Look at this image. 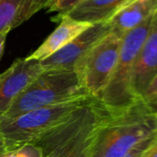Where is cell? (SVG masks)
I'll use <instances>...</instances> for the list:
<instances>
[{"mask_svg": "<svg viewBox=\"0 0 157 157\" xmlns=\"http://www.w3.org/2000/svg\"><path fill=\"white\" fill-rule=\"evenodd\" d=\"M112 111L95 98L31 144L44 157H91L96 133Z\"/></svg>", "mask_w": 157, "mask_h": 157, "instance_id": "obj_1", "label": "cell"}, {"mask_svg": "<svg viewBox=\"0 0 157 157\" xmlns=\"http://www.w3.org/2000/svg\"><path fill=\"white\" fill-rule=\"evenodd\" d=\"M157 133V116L141 99L113 110L99 128L91 157H122L144 139Z\"/></svg>", "mask_w": 157, "mask_h": 157, "instance_id": "obj_2", "label": "cell"}, {"mask_svg": "<svg viewBox=\"0 0 157 157\" xmlns=\"http://www.w3.org/2000/svg\"><path fill=\"white\" fill-rule=\"evenodd\" d=\"M87 96L91 95L75 71H43L16 98L0 120H10L36 109Z\"/></svg>", "mask_w": 157, "mask_h": 157, "instance_id": "obj_3", "label": "cell"}, {"mask_svg": "<svg viewBox=\"0 0 157 157\" xmlns=\"http://www.w3.org/2000/svg\"><path fill=\"white\" fill-rule=\"evenodd\" d=\"M92 96L33 109L10 120H0V136L6 151L31 144L93 102Z\"/></svg>", "mask_w": 157, "mask_h": 157, "instance_id": "obj_4", "label": "cell"}, {"mask_svg": "<svg viewBox=\"0 0 157 157\" xmlns=\"http://www.w3.org/2000/svg\"><path fill=\"white\" fill-rule=\"evenodd\" d=\"M153 17L154 15L122 37L116 68L99 98L110 110L122 109L138 100L131 92V75L137 55L149 32Z\"/></svg>", "mask_w": 157, "mask_h": 157, "instance_id": "obj_5", "label": "cell"}, {"mask_svg": "<svg viewBox=\"0 0 157 157\" xmlns=\"http://www.w3.org/2000/svg\"><path fill=\"white\" fill-rule=\"evenodd\" d=\"M122 37L109 32L88 52L77 66L82 86L92 97L99 98L116 68Z\"/></svg>", "mask_w": 157, "mask_h": 157, "instance_id": "obj_6", "label": "cell"}, {"mask_svg": "<svg viewBox=\"0 0 157 157\" xmlns=\"http://www.w3.org/2000/svg\"><path fill=\"white\" fill-rule=\"evenodd\" d=\"M109 32L110 28L105 21L93 24L65 47L41 61L43 70L75 71L93 46Z\"/></svg>", "mask_w": 157, "mask_h": 157, "instance_id": "obj_7", "label": "cell"}, {"mask_svg": "<svg viewBox=\"0 0 157 157\" xmlns=\"http://www.w3.org/2000/svg\"><path fill=\"white\" fill-rule=\"evenodd\" d=\"M43 72L39 61L19 58L0 74V118L16 98Z\"/></svg>", "mask_w": 157, "mask_h": 157, "instance_id": "obj_8", "label": "cell"}, {"mask_svg": "<svg viewBox=\"0 0 157 157\" xmlns=\"http://www.w3.org/2000/svg\"><path fill=\"white\" fill-rule=\"evenodd\" d=\"M157 74V10L149 32L137 55L130 81L131 92L139 99Z\"/></svg>", "mask_w": 157, "mask_h": 157, "instance_id": "obj_9", "label": "cell"}, {"mask_svg": "<svg viewBox=\"0 0 157 157\" xmlns=\"http://www.w3.org/2000/svg\"><path fill=\"white\" fill-rule=\"evenodd\" d=\"M57 22L59 23L58 27L31 54L26 57L27 60H36L41 62L46 59L65 47L68 43L93 25L88 22L74 19L69 16L61 17Z\"/></svg>", "mask_w": 157, "mask_h": 157, "instance_id": "obj_10", "label": "cell"}, {"mask_svg": "<svg viewBox=\"0 0 157 157\" xmlns=\"http://www.w3.org/2000/svg\"><path fill=\"white\" fill-rule=\"evenodd\" d=\"M157 10V0H131L116 13H114L105 22L113 32L123 37L145 19L153 16Z\"/></svg>", "mask_w": 157, "mask_h": 157, "instance_id": "obj_11", "label": "cell"}, {"mask_svg": "<svg viewBox=\"0 0 157 157\" xmlns=\"http://www.w3.org/2000/svg\"><path fill=\"white\" fill-rule=\"evenodd\" d=\"M47 0H0V32L11 30L45 7Z\"/></svg>", "mask_w": 157, "mask_h": 157, "instance_id": "obj_12", "label": "cell"}, {"mask_svg": "<svg viewBox=\"0 0 157 157\" xmlns=\"http://www.w3.org/2000/svg\"><path fill=\"white\" fill-rule=\"evenodd\" d=\"M130 1L131 0H84L66 16L91 24L105 22L120 7Z\"/></svg>", "mask_w": 157, "mask_h": 157, "instance_id": "obj_13", "label": "cell"}, {"mask_svg": "<svg viewBox=\"0 0 157 157\" xmlns=\"http://www.w3.org/2000/svg\"><path fill=\"white\" fill-rule=\"evenodd\" d=\"M84 0H47L45 7L47 12H56V16L51 17V20L57 22L58 19L66 16L69 11L82 3Z\"/></svg>", "mask_w": 157, "mask_h": 157, "instance_id": "obj_14", "label": "cell"}, {"mask_svg": "<svg viewBox=\"0 0 157 157\" xmlns=\"http://www.w3.org/2000/svg\"><path fill=\"white\" fill-rule=\"evenodd\" d=\"M139 99L151 113L157 116V74Z\"/></svg>", "mask_w": 157, "mask_h": 157, "instance_id": "obj_15", "label": "cell"}, {"mask_svg": "<svg viewBox=\"0 0 157 157\" xmlns=\"http://www.w3.org/2000/svg\"><path fill=\"white\" fill-rule=\"evenodd\" d=\"M0 157H44L42 149L32 144H24L14 150L0 154Z\"/></svg>", "mask_w": 157, "mask_h": 157, "instance_id": "obj_16", "label": "cell"}, {"mask_svg": "<svg viewBox=\"0 0 157 157\" xmlns=\"http://www.w3.org/2000/svg\"><path fill=\"white\" fill-rule=\"evenodd\" d=\"M157 137V133L150 136L143 141H142L140 144L135 145L132 149H130L127 154H125L122 157H143V155L146 153V151L151 147V145L154 144Z\"/></svg>", "mask_w": 157, "mask_h": 157, "instance_id": "obj_17", "label": "cell"}, {"mask_svg": "<svg viewBox=\"0 0 157 157\" xmlns=\"http://www.w3.org/2000/svg\"><path fill=\"white\" fill-rule=\"evenodd\" d=\"M9 30H4L0 32V60L4 54V50H5V45H6V40L8 36Z\"/></svg>", "mask_w": 157, "mask_h": 157, "instance_id": "obj_18", "label": "cell"}, {"mask_svg": "<svg viewBox=\"0 0 157 157\" xmlns=\"http://www.w3.org/2000/svg\"><path fill=\"white\" fill-rule=\"evenodd\" d=\"M143 157H157V137L151 147L146 151Z\"/></svg>", "mask_w": 157, "mask_h": 157, "instance_id": "obj_19", "label": "cell"}, {"mask_svg": "<svg viewBox=\"0 0 157 157\" xmlns=\"http://www.w3.org/2000/svg\"><path fill=\"white\" fill-rule=\"evenodd\" d=\"M6 152V145L4 144V141L2 139V137L0 136V154H3Z\"/></svg>", "mask_w": 157, "mask_h": 157, "instance_id": "obj_20", "label": "cell"}]
</instances>
